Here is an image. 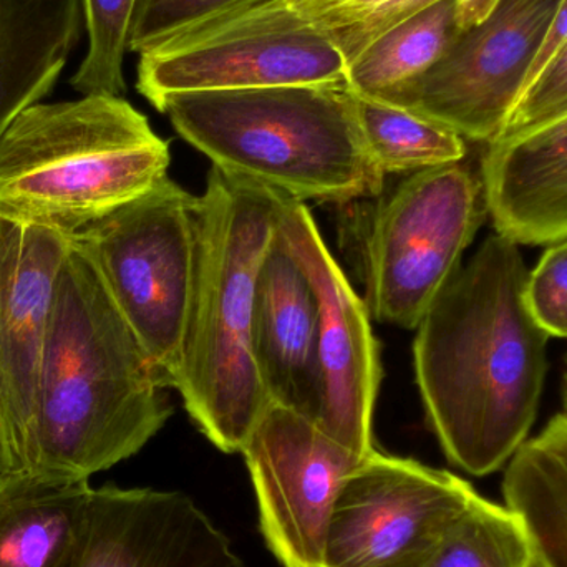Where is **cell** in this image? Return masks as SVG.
<instances>
[{
    "mask_svg": "<svg viewBox=\"0 0 567 567\" xmlns=\"http://www.w3.org/2000/svg\"><path fill=\"white\" fill-rule=\"evenodd\" d=\"M480 176L496 233L526 246L566 239L567 113L486 145Z\"/></svg>",
    "mask_w": 567,
    "mask_h": 567,
    "instance_id": "obj_16",
    "label": "cell"
},
{
    "mask_svg": "<svg viewBox=\"0 0 567 567\" xmlns=\"http://www.w3.org/2000/svg\"><path fill=\"white\" fill-rule=\"evenodd\" d=\"M319 307L312 284L278 231L256 286L252 349L272 403L316 420Z\"/></svg>",
    "mask_w": 567,
    "mask_h": 567,
    "instance_id": "obj_15",
    "label": "cell"
},
{
    "mask_svg": "<svg viewBox=\"0 0 567 567\" xmlns=\"http://www.w3.org/2000/svg\"><path fill=\"white\" fill-rule=\"evenodd\" d=\"M72 567H245L212 519L178 492L93 488Z\"/></svg>",
    "mask_w": 567,
    "mask_h": 567,
    "instance_id": "obj_14",
    "label": "cell"
},
{
    "mask_svg": "<svg viewBox=\"0 0 567 567\" xmlns=\"http://www.w3.org/2000/svg\"><path fill=\"white\" fill-rule=\"evenodd\" d=\"M279 231L312 284L319 307L313 422L357 455H370L382 367L365 300L327 248L306 203L284 198Z\"/></svg>",
    "mask_w": 567,
    "mask_h": 567,
    "instance_id": "obj_11",
    "label": "cell"
},
{
    "mask_svg": "<svg viewBox=\"0 0 567 567\" xmlns=\"http://www.w3.org/2000/svg\"><path fill=\"white\" fill-rule=\"evenodd\" d=\"M567 45V0L559 2L555 16H553L551 25L546 32L545 40H543L542 49H539L538 56L529 70L528 82H526L525 92L528 86L538 79L539 73L566 49ZM523 92V93H525ZM523 96V95H522ZM519 102V100H518Z\"/></svg>",
    "mask_w": 567,
    "mask_h": 567,
    "instance_id": "obj_28",
    "label": "cell"
},
{
    "mask_svg": "<svg viewBox=\"0 0 567 567\" xmlns=\"http://www.w3.org/2000/svg\"><path fill=\"white\" fill-rule=\"evenodd\" d=\"M425 567H535V559L518 516L476 495Z\"/></svg>",
    "mask_w": 567,
    "mask_h": 567,
    "instance_id": "obj_23",
    "label": "cell"
},
{
    "mask_svg": "<svg viewBox=\"0 0 567 567\" xmlns=\"http://www.w3.org/2000/svg\"><path fill=\"white\" fill-rule=\"evenodd\" d=\"M476 495L453 473L375 449L337 495L322 567H425Z\"/></svg>",
    "mask_w": 567,
    "mask_h": 567,
    "instance_id": "obj_9",
    "label": "cell"
},
{
    "mask_svg": "<svg viewBox=\"0 0 567 567\" xmlns=\"http://www.w3.org/2000/svg\"><path fill=\"white\" fill-rule=\"evenodd\" d=\"M70 236L0 212V472L23 473L50 306Z\"/></svg>",
    "mask_w": 567,
    "mask_h": 567,
    "instance_id": "obj_13",
    "label": "cell"
},
{
    "mask_svg": "<svg viewBox=\"0 0 567 567\" xmlns=\"http://www.w3.org/2000/svg\"><path fill=\"white\" fill-rule=\"evenodd\" d=\"M85 29L83 0H0V138L52 92Z\"/></svg>",
    "mask_w": 567,
    "mask_h": 567,
    "instance_id": "obj_17",
    "label": "cell"
},
{
    "mask_svg": "<svg viewBox=\"0 0 567 567\" xmlns=\"http://www.w3.org/2000/svg\"><path fill=\"white\" fill-rule=\"evenodd\" d=\"M169 143L122 96L23 110L0 138V212L73 236L168 176Z\"/></svg>",
    "mask_w": 567,
    "mask_h": 567,
    "instance_id": "obj_5",
    "label": "cell"
},
{
    "mask_svg": "<svg viewBox=\"0 0 567 567\" xmlns=\"http://www.w3.org/2000/svg\"><path fill=\"white\" fill-rule=\"evenodd\" d=\"M72 238L95 262L163 389H176L198 268L199 196L166 176Z\"/></svg>",
    "mask_w": 567,
    "mask_h": 567,
    "instance_id": "obj_6",
    "label": "cell"
},
{
    "mask_svg": "<svg viewBox=\"0 0 567 567\" xmlns=\"http://www.w3.org/2000/svg\"><path fill=\"white\" fill-rule=\"evenodd\" d=\"M347 69L339 47L286 0H261L142 53L136 89L156 109L175 93L343 83Z\"/></svg>",
    "mask_w": 567,
    "mask_h": 567,
    "instance_id": "obj_8",
    "label": "cell"
},
{
    "mask_svg": "<svg viewBox=\"0 0 567 567\" xmlns=\"http://www.w3.org/2000/svg\"><path fill=\"white\" fill-rule=\"evenodd\" d=\"M488 216L482 176L465 163L405 175L380 203L365 239L370 317L416 330Z\"/></svg>",
    "mask_w": 567,
    "mask_h": 567,
    "instance_id": "obj_7",
    "label": "cell"
},
{
    "mask_svg": "<svg viewBox=\"0 0 567 567\" xmlns=\"http://www.w3.org/2000/svg\"><path fill=\"white\" fill-rule=\"evenodd\" d=\"M519 245L495 233L456 271L416 327V383L446 458L492 475L528 440L549 336L526 302Z\"/></svg>",
    "mask_w": 567,
    "mask_h": 567,
    "instance_id": "obj_1",
    "label": "cell"
},
{
    "mask_svg": "<svg viewBox=\"0 0 567 567\" xmlns=\"http://www.w3.org/2000/svg\"><path fill=\"white\" fill-rule=\"evenodd\" d=\"M307 22L322 30L353 62L373 40L440 0H286ZM465 29L485 20L499 0H458Z\"/></svg>",
    "mask_w": 567,
    "mask_h": 567,
    "instance_id": "obj_22",
    "label": "cell"
},
{
    "mask_svg": "<svg viewBox=\"0 0 567 567\" xmlns=\"http://www.w3.org/2000/svg\"><path fill=\"white\" fill-rule=\"evenodd\" d=\"M89 480L0 472V567H72Z\"/></svg>",
    "mask_w": 567,
    "mask_h": 567,
    "instance_id": "obj_18",
    "label": "cell"
},
{
    "mask_svg": "<svg viewBox=\"0 0 567 567\" xmlns=\"http://www.w3.org/2000/svg\"><path fill=\"white\" fill-rule=\"evenodd\" d=\"M284 196L213 166L199 196L195 292L176 389L199 432L241 452L268 409L252 349L256 286L279 231Z\"/></svg>",
    "mask_w": 567,
    "mask_h": 567,
    "instance_id": "obj_3",
    "label": "cell"
},
{
    "mask_svg": "<svg viewBox=\"0 0 567 567\" xmlns=\"http://www.w3.org/2000/svg\"><path fill=\"white\" fill-rule=\"evenodd\" d=\"M561 0H499L463 30L443 59L390 105L449 126L470 142H498L525 92Z\"/></svg>",
    "mask_w": 567,
    "mask_h": 567,
    "instance_id": "obj_10",
    "label": "cell"
},
{
    "mask_svg": "<svg viewBox=\"0 0 567 567\" xmlns=\"http://www.w3.org/2000/svg\"><path fill=\"white\" fill-rule=\"evenodd\" d=\"M353 103L367 152L385 176L412 175L466 158V140L449 126L357 93Z\"/></svg>",
    "mask_w": 567,
    "mask_h": 567,
    "instance_id": "obj_21",
    "label": "cell"
},
{
    "mask_svg": "<svg viewBox=\"0 0 567 567\" xmlns=\"http://www.w3.org/2000/svg\"><path fill=\"white\" fill-rule=\"evenodd\" d=\"M566 113L567 50L556 56L523 93L499 140L522 135V133L538 128Z\"/></svg>",
    "mask_w": 567,
    "mask_h": 567,
    "instance_id": "obj_27",
    "label": "cell"
},
{
    "mask_svg": "<svg viewBox=\"0 0 567 567\" xmlns=\"http://www.w3.org/2000/svg\"><path fill=\"white\" fill-rule=\"evenodd\" d=\"M526 302L549 337L567 339V238L546 246L526 281Z\"/></svg>",
    "mask_w": 567,
    "mask_h": 567,
    "instance_id": "obj_26",
    "label": "cell"
},
{
    "mask_svg": "<svg viewBox=\"0 0 567 567\" xmlns=\"http://www.w3.org/2000/svg\"><path fill=\"white\" fill-rule=\"evenodd\" d=\"M172 413L142 343L95 262L70 236L50 306L23 473L90 480L136 455Z\"/></svg>",
    "mask_w": 567,
    "mask_h": 567,
    "instance_id": "obj_2",
    "label": "cell"
},
{
    "mask_svg": "<svg viewBox=\"0 0 567 567\" xmlns=\"http://www.w3.org/2000/svg\"><path fill=\"white\" fill-rule=\"evenodd\" d=\"M463 25L458 0H440L373 40L347 69L357 95L390 102L443 59Z\"/></svg>",
    "mask_w": 567,
    "mask_h": 567,
    "instance_id": "obj_20",
    "label": "cell"
},
{
    "mask_svg": "<svg viewBox=\"0 0 567 567\" xmlns=\"http://www.w3.org/2000/svg\"><path fill=\"white\" fill-rule=\"evenodd\" d=\"M136 0H83L89 52L70 85L86 95L122 96L126 92L123 60Z\"/></svg>",
    "mask_w": 567,
    "mask_h": 567,
    "instance_id": "obj_24",
    "label": "cell"
},
{
    "mask_svg": "<svg viewBox=\"0 0 567 567\" xmlns=\"http://www.w3.org/2000/svg\"><path fill=\"white\" fill-rule=\"evenodd\" d=\"M255 2L261 0H136L128 50L142 55L196 23Z\"/></svg>",
    "mask_w": 567,
    "mask_h": 567,
    "instance_id": "obj_25",
    "label": "cell"
},
{
    "mask_svg": "<svg viewBox=\"0 0 567 567\" xmlns=\"http://www.w3.org/2000/svg\"><path fill=\"white\" fill-rule=\"evenodd\" d=\"M156 110L219 172L293 202L346 205L385 185L347 82L175 93Z\"/></svg>",
    "mask_w": 567,
    "mask_h": 567,
    "instance_id": "obj_4",
    "label": "cell"
},
{
    "mask_svg": "<svg viewBox=\"0 0 567 567\" xmlns=\"http://www.w3.org/2000/svg\"><path fill=\"white\" fill-rule=\"evenodd\" d=\"M241 453L272 555L282 567H322L333 503L365 456L330 439L309 416L272 402Z\"/></svg>",
    "mask_w": 567,
    "mask_h": 567,
    "instance_id": "obj_12",
    "label": "cell"
},
{
    "mask_svg": "<svg viewBox=\"0 0 567 567\" xmlns=\"http://www.w3.org/2000/svg\"><path fill=\"white\" fill-rule=\"evenodd\" d=\"M503 496L525 526L535 567H567V413L519 446L506 466Z\"/></svg>",
    "mask_w": 567,
    "mask_h": 567,
    "instance_id": "obj_19",
    "label": "cell"
}]
</instances>
